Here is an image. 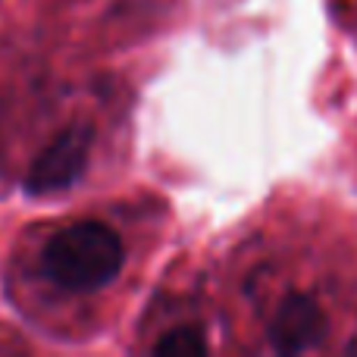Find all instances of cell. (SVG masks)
<instances>
[{
    "mask_svg": "<svg viewBox=\"0 0 357 357\" xmlns=\"http://www.w3.org/2000/svg\"><path fill=\"white\" fill-rule=\"evenodd\" d=\"M123 270V245L116 232L98 220L60 229L44 245V273L66 291H98Z\"/></svg>",
    "mask_w": 357,
    "mask_h": 357,
    "instance_id": "cell-1",
    "label": "cell"
},
{
    "mask_svg": "<svg viewBox=\"0 0 357 357\" xmlns=\"http://www.w3.org/2000/svg\"><path fill=\"white\" fill-rule=\"evenodd\" d=\"M91 142H94V132L88 123L63 129L60 135L31 160L29 173H25V191H29V195H54V191H63V188H69V185H75L88 167Z\"/></svg>",
    "mask_w": 357,
    "mask_h": 357,
    "instance_id": "cell-2",
    "label": "cell"
},
{
    "mask_svg": "<svg viewBox=\"0 0 357 357\" xmlns=\"http://www.w3.org/2000/svg\"><path fill=\"white\" fill-rule=\"evenodd\" d=\"M326 335V314L307 295H289L270 320V342L282 354H301L317 348Z\"/></svg>",
    "mask_w": 357,
    "mask_h": 357,
    "instance_id": "cell-3",
    "label": "cell"
},
{
    "mask_svg": "<svg viewBox=\"0 0 357 357\" xmlns=\"http://www.w3.org/2000/svg\"><path fill=\"white\" fill-rule=\"evenodd\" d=\"M154 354H167V357H197L207 354V339L197 326H178L173 333H167L160 342L154 345Z\"/></svg>",
    "mask_w": 357,
    "mask_h": 357,
    "instance_id": "cell-4",
    "label": "cell"
}]
</instances>
